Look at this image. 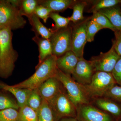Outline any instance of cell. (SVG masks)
I'll list each match as a JSON object with an SVG mask.
<instances>
[{"instance_id": "obj_1", "label": "cell", "mask_w": 121, "mask_h": 121, "mask_svg": "<svg viewBox=\"0 0 121 121\" xmlns=\"http://www.w3.org/2000/svg\"><path fill=\"white\" fill-rule=\"evenodd\" d=\"M12 30L5 28L0 30V77L7 78L12 74L17 53L12 43Z\"/></svg>"}, {"instance_id": "obj_2", "label": "cell", "mask_w": 121, "mask_h": 121, "mask_svg": "<svg viewBox=\"0 0 121 121\" xmlns=\"http://www.w3.org/2000/svg\"><path fill=\"white\" fill-rule=\"evenodd\" d=\"M57 59V57L53 55L48 56L37 67L35 73L26 80L13 85V86L31 90L39 88L48 79L55 77L58 70L56 64Z\"/></svg>"}, {"instance_id": "obj_3", "label": "cell", "mask_w": 121, "mask_h": 121, "mask_svg": "<svg viewBox=\"0 0 121 121\" xmlns=\"http://www.w3.org/2000/svg\"><path fill=\"white\" fill-rule=\"evenodd\" d=\"M55 77L62 84L68 96L76 108L81 105L91 104V99L85 92L83 86L76 82L71 76L58 69Z\"/></svg>"}, {"instance_id": "obj_4", "label": "cell", "mask_w": 121, "mask_h": 121, "mask_svg": "<svg viewBox=\"0 0 121 121\" xmlns=\"http://www.w3.org/2000/svg\"><path fill=\"white\" fill-rule=\"evenodd\" d=\"M116 84L111 73L97 71L94 74L91 82L83 86L91 101L93 99L103 97L107 91Z\"/></svg>"}, {"instance_id": "obj_5", "label": "cell", "mask_w": 121, "mask_h": 121, "mask_svg": "<svg viewBox=\"0 0 121 121\" xmlns=\"http://www.w3.org/2000/svg\"><path fill=\"white\" fill-rule=\"evenodd\" d=\"M26 23L19 9L10 0H0V25L15 30L23 27Z\"/></svg>"}, {"instance_id": "obj_6", "label": "cell", "mask_w": 121, "mask_h": 121, "mask_svg": "<svg viewBox=\"0 0 121 121\" xmlns=\"http://www.w3.org/2000/svg\"><path fill=\"white\" fill-rule=\"evenodd\" d=\"M55 117L56 121L65 117H76L77 108L68 96L64 87L48 103Z\"/></svg>"}, {"instance_id": "obj_7", "label": "cell", "mask_w": 121, "mask_h": 121, "mask_svg": "<svg viewBox=\"0 0 121 121\" xmlns=\"http://www.w3.org/2000/svg\"><path fill=\"white\" fill-rule=\"evenodd\" d=\"M72 30V27L68 26L54 32L50 39L52 55L58 58L71 51Z\"/></svg>"}, {"instance_id": "obj_8", "label": "cell", "mask_w": 121, "mask_h": 121, "mask_svg": "<svg viewBox=\"0 0 121 121\" xmlns=\"http://www.w3.org/2000/svg\"><path fill=\"white\" fill-rule=\"evenodd\" d=\"M120 57L112 45L108 52H101L99 55L93 56L90 60L95 72L102 71L111 73Z\"/></svg>"}, {"instance_id": "obj_9", "label": "cell", "mask_w": 121, "mask_h": 121, "mask_svg": "<svg viewBox=\"0 0 121 121\" xmlns=\"http://www.w3.org/2000/svg\"><path fill=\"white\" fill-rule=\"evenodd\" d=\"M90 19L82 20L72 27L71 51L79 58L83 57L84 48L87 42V24Z\"/></svg>"}, {"instance_id": "obj_10", "label": "cell", "mask_w": 121, "mask_h": 121, "mask_svg": "<svg viewBox=\"0 0 121 121\" xmlns=\"http://www.w3.org/2000/svg\"><path fill=\"white\" fill-rule=\"evenodd\" d=\"M76 118L79 121H113L109 114L91 104L79 106Z\"/></svg>"}, {"instance_id": "obj_11", "label": "cell", "mask_w": 121, "mask_h": 121, "mask_svg": "<svg viewBox=\"0 0 121 121\" xmlns=\"http://www.w3.org/2000/svg\"><path fill=\"white\" fill-rule=\"evenodd\" d=\"M95 72L90 60H87L83 57L79 58L71 76L76 82L85 86L91 82Z\"/></svg>"}, {"instance_id": "obj_12", "label": "cell", "mask_w": 121, "mask_h": 121, "mask_svg": "<svg viewBox=\"0 0 121 121\" xmlns=\"http://www.w3.org/2000/svg\"><path fill=\"white\" fill-rule=\"evenodd\" d=\"M64 87L55 77L48 79L39 88L42 99L48 103L58 95Z\"/></svg>"}, {"instance_id": "obj_13", "label": "cell", "mask_w": 121, "mask_h": 121, "mask_svg": "<svg viewBox=\"0 0 121 121\" xmlns=\"http://www.w3.org/2000/svg\"><path fill=\"white\" fill-rule=\"evenodd\" d=\"M91 104L99 109L117 118H121V104L108 98L102 97L93 99Z\"/></svg>"}, {"instance_id": "obj_14", "label": "cell", "mask_w": 121, "mask_h": 121, "mask_svg": "<svg viewBox=\"0 0 121 121\" xmlns=\"http://www.w3.org/2000/svg\"><path fill=\"white\" fill-rule=\"evenodd\" d=\"M79 59V58L72 51H69L57 58V67L64 73L71 76Z\"/></svg>"}, {"instance_id": "obj_15", "label": "cell", "mask_w": 121, "mask_h": 121, "mask_svg": "<svg viewBox=\"0 0 121 121\" xmlns=\"http://www.w3.org/2000/svg\"><path fill=\"white\" fill-rule=\"evenodd\" d=\"M0 89L10 92L15 96L19 108L27 105L28 99L32 91L29 89L17 88L0 82Z\"/></svg>"}, {"instance_id": "obj_16", "label": "cell", "mask_w": 121, "mask_h": 121, "mask_svg": "<svg viewBox=\"0 0 121 121\" xmlns=\"http://www.w3.org/2000/svg\"><path fill=\"white\" fill-rule=\"evenodd\" d=\"M76 1L72 0H48L39 1V5L49 9L52 12H55L72 8Z\"/></svg>"}, {"instance_id": "obj_17", "label": "cell", "mask_w": 121, "mask_h": 121, "mask_svg": "<svg viewBox=\"0 0 121 121\" xmlns=\"http://www.w3.org/2000/svg\"><path fill=\"white\" fill-rule=\"evenodd\" d=\"M32 39L39 46V63L37 65L38 66L47 57L52 55V45L50 39H44L41 37L40 38L37 35H36Z\"/></svg>"}, {"instance_id": "obj_18", "label": "cell", "mask_w": 121, "mask_h": 121, "mask_svg": "<svg viewBox=\"0 0 121 121\" xmlns=\"http://www.w3.org/2000/svg\"><path fill=\"white\" fill-rule=\"evenodd\" d=\"M27 17L32 26L33 30L37 34V35H40L44 39H50L54 33L52 29L48 28L40 22L39 17L35 14Z\"/></svg>"}, {"instance_id": "obj_19", "label": "cell", "mask_w": 121, "mask_h": 121, "mask_svg": "<svg viewBox=\"0 0 121 121\" xmlns=\"http://www.w3.org/2000/svg\"><path fill=\"white\" fill-rule=\"evenodd\" d=\"M98 12L105 16L117 31H121V9L120 7L117 5Z\"/></svg>"}, {"instance_id": "obj_20", "label": "cell", "mask_w": 121, "mask_h": 121, "mask_svg": "<svg viewBox=\"0 0 121 121\" xmlns=\"http://www.w3.org/2000/svg\"><path fill=\"white\" fill-rule=\"evenodd\" d=\"M37 112L38 121H56L50 105L44 99L42 100L41 106Z\"/></svg>"}, {"instance_id": "obj_21", "label": "cell", "mask_w": 121, "mask_h": 121, "mask_svg": "<svg viewBox=\"0 0 121 121\" xmlns=\"http://www.w3.org/2000/svg\"><path fill=\"white\" fill-rule=\"evenodd\" d=\"M17 121H38L37 112L27 105L24 106L19 109Z\"/></svg>"}, {"instance_id": "obj_22", "label": "cell", "mask_w": 121, "mask_h": 121, "mask_svg": "<svg viewBox=\"0 0 121 121\" xmlns=\"http://www.w3.org/2000/svg\"><path fill=\"white\" fill-rule=\"evenodd\" d=\"M90 19L98 25L102 29H109L114 32L117 31L108 18L99 12L93 13V15L90 17Z\"/></svg>"}, {"instance_id": "obj_23", "label": "cell", "mask_w": 121, "mask_h": 121, "mask_svg": "<svg viewBox=\"0 0 121 121\" xmlns=\"http://www.w3.org/2000/svg\"><path fill=\"white\" fill-rule=\"evenodd\" d=\"M87 4L86 1H76L72 7L73 12L72 15L69 17L70 21L75 23L84 19L83 11Z\"/></svg>"}, {"instance_id": "obj_24", "label": "cell", "mask_w": 121, "mask_h": 121, "mask_svg": "<svg viewBox=\"0 0 121 121\" xmlns=\"http://www.w3.org/2000/svg\"><path fill=\"white\" fill-rule=\"evenodd\" d=\"M38 1L35 0H24L21 1L19 9L22 16H29L34 14L35 10L39 5Z\"/></svg>"}, {"instance_id": "obj_25", "label": "cell", "mask_w": 121, "mask_h": 121, "mask_svg": "<svg viewBox=\"0 0 121 121\" xmlns=\"http://www.w3.org/2000/svg\"><path fill=\"white\" fill-rule=\"evenodd\" d=\"M42 97L39 88L32 91L27 102V105L37 112L41 106L42 102Z\"/></svg>"}, {"instance_id": "obj_26", "label": "cell", "mask_w": 121, "mask_h": 121, "mask_svg": "<svg viewBox=\"0 0 121 121\" xmlns=\"http://www.w3.org/2000/svg\"><path fill=\"white\" fill-rule=\"evenodd\" d=\"M121 4V0H101L95 1L90 11L91 13L98 12L101 9L108 8Z\"/></svg>"}, {"instance_id": "obj_27", "label": "cell", "mask_w": 121, "mask_h": 121, "mask_svg": "<svg viewBox=\"0 0 121 121\" xmlns=\"http://www.w3.org/2000/svg\"><path fill=\"white\" fill-rule=\"evenodd\" d=\"M49 17L52 19L55 23L54 28L52 29L53 32L66 27L70 22L69 17H63L55 12L50 13Z\"/></svg>"}, {"instance_id": "obj_28", "label": "cell", "mask_w": 121, "mask_h": 121, "mask_svg": "<svg viewBox=\"0 0 121 121\" xmlns=\"http://www.w3.org/2000/svg\"><path fill=\"white\" fill-rule=\"evenodd\" d=\"M19 108L17 102L12 99L6 95H0V110L9 109L17 110Z\"/></svg>"}, {"instance_id": "obj_29", "label": "cell", "mask_w": 121, "mask_h": 121, "mask_svg": "<svg viewBox=\"0 0 121 121\" xmlns=\"http://www.w3.org/2000/svg\"><path fill=\"white\" fill-rule=\"evenodd\" d=\"M102 29L98 25L90 19L87 22L86 26V36L87 42L94 41L95 34Z\"/></svg>"}, {"instance_id": "obj_30", "label": "cell", "mask_w": 121, "mask_h": 121, "mask_svg": "<svg viewBox=\"0 0 121 121\" xmlns=\"http://www.w3.org/2000/svg\"><path fill=\"white\" fill-rule=\"evenodd\" d=\"M103 97L121 103V86L115 84L107 91Z\"/></svg>"}, {"instance_id": "obj_31", "label": "cell", "mask_w": 121, "mask_h": 121, "mask_svg": "<svg viewBox=\"0 0 121 121\" xmlns=\"http://www.w3.org/2000/svg\"><path fill=\"white\" fill-rule=\"evenodd\" d=\"M18 111L13 109L0 110V121H17Z\"/></svg>"}, {"instance_id": "obj_32", "label": "cell", "mask_w": 121, "mask_h": 121, "mask_svg": "<svg viewBox=\"0 0 121 121\" xmlns=\"http://www.w3.org/2000/svg\"><path fill=\"white\" fill-rule=\"evenodd\" d=\"M52 12L49 9L39 4L36 7L34 14L39 18L42 19L44 23H46Z\"/></svg>"}, {"instance_id": "obj_33", "label": "cell", "mask_w": 121, "mask_h": 121, "mask_svg": "<svg viewBox=\"0 0 121 121\" xmlns=\"http://www.w3.org/2000/svg\"><path fill=\"white\" fill-rule=\"evenodd\" d=\"M111 74L117 84L121 86V57L118 60Z\"/></svg>"}, {"instance_id": "obj_34", "label": "cell", "mask_w": 121, "mask_h": 121, "mask_svg": "<svg viewBox=\"0 0 121 121\" xmlns=\"http://www.w3.org/2000/svg\"><path fill=\"white\" fill-rule=\"evenodd\" d=\"M114 34L115 39L113 41L112 45L117 54L121 57V31H116Z\"/></svg>"}, {"instance_id": "obj_35", "label": "cell", "mask_w": 121, "mask_h": 121, "mask_svg": "<svg viewBox=\"0 0 121 121\" xmlns=\"http://www.w3.org/2000/svg\"><path fill=\"white\" fill-rule=\"evenodd\" d=\"M59 121H79L76 117H68L63 118L60 119Z\"/></svg>"}, {"instance_id": "obj_36", "label": "cell", "mask_w": 121, "mask_h": 121, "mask_svg": "<svg viewBox=\"0 0 121 121\" xmlns=\"http://www.w3.org/2000/svg\"><path fill=\"white\" fill-rule=\"evenodd\" d=\"M5 28L3 27V26H1V25H0V30H1V29H2Z\"/></svg>"}]
</instances>
